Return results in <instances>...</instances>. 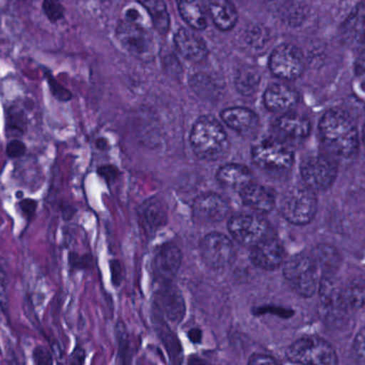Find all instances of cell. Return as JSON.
I'll return each instance as SVG.
<instances>
[{
    "instance_id": "cell-1",
    "label": "cell",
    "mask_w": 365,
    "mask_h": 365,
    "mask_svg": "<svg viewBox=\"0 0 365 365\" xmlns=\"http://www.w3.org/2000/svg\"><path fill=\"white\" fill-rule=\"evenodd\" d=\"M319 134L326 149L334 158L349 160L357 153V128L343 111H327L319 123Z\"/></svg>"
},
{
    "instance_id": "cell-2",
    "label": "cell",
    "mask_w": 365,
    "mask_h": 365,
    "mask_svg": "<svg viewBox=\"0 0 365 365\" xmlns=\"http://www.w3.org/2000/svg\"><path fill=\"white\" fill-rule=\"evenodd\" d=\"M190 145L197 158L216 162L225 158L230 150V141L223 126L215 118H199L190 133Z\"/></svg>"
},
{
    "instance_id": "cell-3",
    "label": "cell",
    "mask_w": 365,
    "mask_h": 365,
    "mask_svg": "<svg viewBox=\"0 0 365 365\" xmlns=\"http://www.w3.org/2000/svg\"><path fill=\"white\" fill-rule=\"evenodd\" d=\"M317 197L308 187H292L279 200V210L283 218L296 225L311 222L317 214Z\"/></svg>"
},
{
    "instance_id": "cell-4",
    "label": "cell",
    "mask_w": 365,
    "mask_h": 365,
    "mask_svg": "<svg viewBox=\"0 0 365 365\" xmlns=\"http://www.w3.org/2000/svg\"><path fill=\"white\" fill-rule=\"evenodd\" d=\"M287 359L302 365H338V355L331 344L319 336H304L289 345Z\"/></svg>"
},
{
    "instance_id": "cell-5",
    "label": "cell",
    "mask_w": 365,
    "mask_h": 365,
    "mask_svg": "<svg viewBox=\"0 0 365 365\" xmlns=\"http://www.w3.org/2000/svg\"><path fill=\"white\" fill-rule=\"evenodd\" d=\"M317 265L312 255H294L285 263L283 274L292 289L302 297L314 295L319 287Z\"/></svg>"
},
{
    "instance_id": "cell-6",
    "label": "cell",
    "mask_w": 365,
    "mask_h": 365,
    "mask_svg": "<svg viewBox=\"0 0 365 365\" xmlns=\"http://www.w3.org/2000/svg\"><path fill=\"white\" fill-rule=\"evenodd\" d=\"M252 160L262 170L269 173H283L293 166V151L285 143L267 139L253 147Z\"/></svg>"
},
{
    "instance_id": "cell-7",
    "label": "cell",
    "mask_w": 365,
    "mask_h": 365,
    "mask_svg": "<svg viewBox=\"0 0 365 365\" xmlns=\"http://www.w3.org/2000/svg\"><path fill=\"white\" fill-rule=\"evenodd\" d=\"M227 229L236 242L247 248L269 237V223L259 214L234 215L227 222Z\"/></svg>"
},
{
    "instance_id": "cell-8",
    "label": "cell",
    "mask_w": 365,
    "mask_h": 365,
    "mask_svg": "<svg viewBox=\"0 0 365 365\" xmlns=\"http://www.w3.org/2000/svg\"><path fill=\"white\" fill-rule=\"evenodd\" d=\"M115 36L122 46L134 57L151 60L155 53L153 36L139 24L120 21L115 29Z\"/></svg>"
},
{
    "instance_id": "cell-9",
    "label": "cell",
    "mask_w": 365,
    "mask_h": 365,
    "mask_svg": "<svg viewBox=\"0 0 365 365\" xmlns=\"http://www.w3.org/2000/svg\"><path fill=\"white\" fill-rule=\"evenodd\" d=\"M200 255L207 267L221 270L234 263L236 249L229 237L218 232H212L200 242Z\"/></svg>"
},
{
    "instance_id": "cell-10",
    "label": "cell",
    "mask_w": 365,
    "mask_h": 365,
    "mask_svg": "<svg viewBox=\"0 0 365 365\" xmlns=\"http://www.w3.org/2000/svg\"><path fill=\"white\" fill-rule=\"evenodd\" d=\"M302 178L311 190H326L334 184L338 167L332 158L317 155L307 158L302 164Z\"/></svg>"
},
{
    "instance_id": "cell-11",
    "label": "cell",
    "mask_w": 365,
    "mask_h": 365,
    "mask_svg": "<svg viewBox=\"0 0 365 365\" xmlns=\"http://www.w3.org/2000/svg\"><path fill=\"white\" fill-rule=\"evenodd\" d=\"M269 68L272 74L278 78L294 81L304 72V56L294 45H280L270 56Z\"/></svg>"
},
{
    "instance_id": "cell-12",
    "label": "cell",
    "mask_w": 365,
    "mask_h": 365,
    "mask_svg": "<svg viewBox=\"0 0 365 365\" xmlns=\"http://www.w3.org/2000/svg\"><path fill=\"white\" fill-rule=\"evenodd\" d=\"M229 212L230 205L227 200L217 193H203L193 201V219L202 225L221 222L227 218Z\"/></svg>"
},
{
    "instance_id": "cell-13",
    "label": "cell",
    "mask_w": 365,
    "mask_h": 365,
    "mask_svg": "<svg viewBox=\"0 0 365 365\" xmlns=\"http://www.w3.org/2000/svg\"><path fill=\"white\" fill-rule=\"evenodd\" d=\"M181 249L175 244L160 247L153 259V272L156 280L163 285L173 282L181 267Z\"/></svg>"
},
{
    "instance_id": "cell-14",
    "label": "cell",
    "mask_w": 365,
    "mask_h": 365,
    "mask_svg": "<svg viewBox=\"0 0 365 365\" xmlns=\"http://www.w3.org/2000/svg\"><path fill=\"white\" fill-rule=\"evenodd\" d=\"M250 259L257 267L274 270L284 262V248L276 238L267 237L251 248Z\"/></svg>"
},
{
    "instance_id": "cell-15",
    "label": "cell",
    "mask_w": 365,
    "mask_h": 365,
    "mask_svg": "<svg viewBox=\"0 0 365 365\" xmlns=\"http://www.w3.org/2000/svg\"><path fill=\"white\" fill-rule=\"evenodd\" d=\"M240 193L242 203L255 214H268L274 210L277 204L274 189L255 182L242 189Z\"/></svg>"
},
{
    "instance_id": "cell-16",
    "label": "cell",
    "mask_w": 365,
    "mask_h": 365,
    "mask_svg": "<svg viewBox=\"0 0 365 365\" xmlns=\"http://www.w3.org/2000/svg\"><path fill=\"white\" fill-rule=\"evenodd\" d=\"M220 117L225 125L245 137L255 134L259 126V119L257 113L246 107H230L223 109Z\"/></svg>"
},
{
    "instance_id": "cell-17",
    "label": "cell",
    "mask_w": 365,
    "mask_h": 365,
    "mask_svg": "<svg viewBox=\"0 0 365 365\" xmlns=\"http://www.w3.org/2000/svg\"><path fill=\"white\" fill-rule=\"evenodd\" d=\"M264 105L268 110L276 113H287L298 102L295 89L284 83H272L264 93Z\"/></svg>"
},
{
    "instance_id": "cell-18",
    "label": "cell",
    "mask_w": 365,
    "mask_h": 365,
    "mask_svg": "<svg viewBox=\"0 0 365 365\" xmlns=\"http://www.w3.org/2000/svg\"><path fill=\"white\" fill-rule=\"evenodd\" d=\"M274 130L279 138L284 141H299L307 138L311 132V124L307 118L296 113H284L277 119Z\"/></svg>"
},
{
    "instance_id": "cell-19",
    "label": "cell",
    "mask_w": 365,
    "mask_h": 365,
    "mask_svg": "<svg viewBox=\"0 0 365 365\" xmlns=\"http://www.w3.org/2000/svg\"><path fill=\"white\" fill-rule=\"evenodd\" d=\"M319 297L324 310L332 319H340L346 314L347 307L343 300L342 292L329 277H323L319 283Z\"/></svg>"
},
{
    "instance_id": "cell-20",
    "label": "cell",
    "mask_w": 365,
    "mask_h": 365,
    "mask_svg": "<svg viewBox=\"0 0 365 365\" xmlns=\"http://www.w3.org/2000/svg\"><path fill=\"white\" fill-rule=\"evenodd\" d=\"M175 43L179 53L189 61L200 63L207 57L208 48L203 38L185 28L175 34Z\"/></svg>"
},
{
    "instance_id": "cell-21",
    "label": "cell",
    "mask_w": 365,
    "mask_h": 365,
    "mask_svg": "<svg viewBox=\"0 0 365 365\" xmlns=\"http://www.w3.org/2000/svg\"><path fill=\"white\" fill-rule=\"evenodd\" d=\"M204 8L221 31H229L238 21L237 11L231 0H202Z\"/></svg>"
},
{
    "instance_id": "cell-22",
    "label": "cell",
    "mask_w": 365,
    "mask_h": 365,
    "mask_svg": "<svg viewBox=\"0 0 365 365\" xmlns=\"http://www.w3.org/2000/svg\"><path fill=\"white\" fill-rule=\"evenodd\" d=\"M158 302L163 312L173 323H180L184 319V298L181 292L171 283L163 285L158 293Z\"/></svg>"
},
{
    "instance_id": "cell-23",
    "label": "cell",
    "mask_w": 365,
    "mask_h": 365,
    "mask_svg": "<svg viewBox=\"0 0 365 365\" xmlns=\"http://www.w3.org/2000/svg\"><path fill=\"white\" fill-rule=\"evenodd\" d=\"M216 179L225 188L238 192L253 182V175L250 169L240 164H227L221 167L217 171Z\"/></svg>"
},
{
    "instance_id": "cell-24",
    "label": "cell",
    "mask_w": 365,
    "mask_h": 365,
    "mask_svg": "<svg viewBox=\"0 0 365 365\" xmlns=\"http://www.w3.org/2000/svg\"><path fill=\"white\" fill-rule=\"evenodd\" d=\"M343 36L351 46L365 47V4H359L349 15L343 28Z\"/></svg>"
},
{
    "instance_id": "cell-25",
    "label": "cell",
    "mask_w": 365,
    "mask_h": 365,
    "mask_svg": "<svg viewBox=\"0 0 365 365\" xmlns=\"http://www.w3.org/2000/svg\"><path fill=\"white\" fill-rule=\"evenodd\" d=\"M141 225L148 232L156 231L167 222V210L158 200L151 199L143 204L139 210Z\"/></svg>"
},
{
    "instance_id": "cell-26",
    "label": "cell",
    "mask_w": 365,
    "mask_h": 365,
    "mask_svg": "<svg viewBox=\"0 0 365 365\" xmlns=\"http://www.w3.org/2000/svg\"><path fill=\"white\" fill-rule=\"evenodd\" d=\"M178 9L182 19L195 30H204L207 27L203 2L200 0H177Z\"/></svg>"
},
{
    "instance_id": "cell-27",
    "label": "cell",
    "mask_w": 365,
    "mask_h": 365,
    "mask_svg": "<svg viewBox=\"0 0 365 365\" xmlns=\"http://www.w3.org/2000/svg\"><path fill=\"white\" fill-rule=\"evenodd\" d=\"M149 12L154 27L160 34H168L170 29V15L164 0H138Z\"/></svg>"
},
{
    "instance_id": "cell-28",
    "label": "cell",
    "mask_w": 365,
    "mask_h": 365,
    "mask_svg": "<svg viewBox=\"0 0 365 365\" xmlns=\"http://www.w3.org/2000/svg\"><path fill=\"white\" fill-rule=\"evenodd\" d=\"M261 74L255 66H242L235 75V87L242 96H251L259 89Z\"/></svg>"
},
{
    "instance_id": "cell-29",
    "label": "cell",
    "mask_w": 365,
    "mask_h": 365,
    "mask_svg": "<svg viewBox=\"0 0 365 365\" xmlns=\"http://www.w3.org/2000/svg\"><path fill=\"white\" fill-rule=\"evenodd\" d=\"M312 257L317 267H321L327 274L336 272L341 264L340 253L329 245H319L313 251Z\"/></svg>"
},
{
    "instance_id": "cell-30",
    "label": "cell",
    "mask_w": 365,
    "mask_h": 365,
    "mask_svg": "<svg viewBox=\"0 0 365 365\" xmlns=\"http://www.w3.org/2000/svg\"><path fill=\"white\" fill-rule=\"evenodd\" d=\"M190 87L197 96L204 100H216L218 96V86L208 75L195 74L190 79Z\"/></svg>"
},
{
    "instance_id": "cell-31",
    "label": "cell",
    "mask_w": 365,
    "mask_h": 365,
    "mask_svg": "<svg viewBox=\"0 0 365 365\" xmlns=\"http://www.w3.org/2000/svg\"><path fill=\"white\" fill-rule=\"evenodd\" d=\"M342 296L347 309L362 308L365 304V287L351 284L342 292Z\"/></svg>"
},
{
    "instance_id": "cell-32",
    "label": "cell",
    "mask_w": 365,
    "mask_h": 365,
    "mask_svg": "<svg viewBox=\"0 0 365 365\" xmlns=\"http://www.w3.org/2000/svg\"><path fill=\"white\" fill-rule=\"evenodd\" d=\"M246 40L247 44L251 48L261 49L267 44L269 34H268L267 30L262 26H255L247 32Z\"/></svg>"
},
{
    "instance_id": "cell-33",
    "label": "cell",
    "mask_w": 365,
    "mask_h": 365,
    "mask_svg": "<svg viewBox=\"0 0 365 365\" xmlns=\"http://www.w3.org/2000/svg\"><path fill=\"white\" fill-rule=\"evenodd\" d=\"M32 361L34 365H53V356L51 351L44 346L34 347L32 351Z\"/></svg>"
},
{
    "instance_id": "cell-34",
    "label": "cell",
    "mask_w": 365,
    "mask_h": 365,
    "mask_svg": "<svg viewBox=\"0 0 365 365\" xmlns=\"http://www.w3.org/2000/svg\"><path fill=\"white\" fill-rule=\"evenodd\" d=\"M8 130L21 136L25 132V119L21 113H9Z\"/></svg>"
},
{
    "instance_id": "cell-35",
    "label": "cell",
    "mask_w": 365,
    "mask_h": 365,
    "mask_svg": "<svg viewBox=\"0 0 365 365\" xmlns=\"http://www.w3.org/2000/svg\"><path fill=\"white\" fill-rule=\"evenodd\" d=\"M354 354L358 365H365V328L356 336L354 343Z\"/></svg>"
},
{
    "instance_id": "cell-36",
    "label": "cell",
    "mask_w": 365,
    "mask_h": 365,
    "mask_svg": "<svg viewBox=\"0 0 365 365\" xmlns=\"http://www.w3.org/2000/svg\"><path fill=\"white\" fill-rule=\"evenodd\" d=\"M26 153V145L25 143H21V140L10 141L6 145V155L10 158H19L23 156Z\"/></svg>"
},
{
    "instance_id": "cell-37",
    "label": "cell",
    "mask_w": 365,
    "mask_h": 365,
    "mask_svg": "<svg viewBox=\"0 0 365 365\" xmlns=\"http://www.w3.org/2000/svg\"><path fill=\"white\" fill-rule=\"evenodd\" d=\"M48 83L49 86H51V93H53V96H55L57 100L61 101V102H66V101L70 100V92L66 91L64 88H62L61 86L58 85V83H56L55 79L49 77Z\"/></svg>"
},
{
    "instance_id": "cell-38",
    "label": "cell",
    "mask_w": 365,
    "mask_h": 365,
    "mask_svg": "<svg viewBox=\"0 0 365 365\" xmlns=\"http://www.w3.org/2000/svg\"><path fill=\"white\" fill-rule=\"evenodd\" d=\"M45 10L49 19H58L62 16V8L58 0H45Z\"/></svg>"
},
{
    "instance_id": "cell-39",
    "label": "cell",
    "mask_w": 365,
    "mask_h": 365,
    "mask_svg": "<svg viewBox=\"0 0 365 365\" xmlns=\"http://www.w3.org/2000/svg\"><path fill=\"white\" fill-rule=\"evenodd\" d=\"M19 207L27 218H32L36 214L38 202L34 199H21L19 202Z\"/></svg>"
},
{
    "instance_id": "cell-40",
    "label": "cell",
    "mask_w": 365,
    "mask_h": 365,
    "mask_svg": "<svg viewBox=\"0 0 365 365\" xmlns=\"http://www.w3.org/2000/svg\"><path fill=\"white\" fill-rule=\"evenodd\" d=\"M248 365H279L278 362L268 355L264 354H253L249 358Z\"/></svg>"
},
{
    "instance_id": "cell-41",
    "label": "cell",
    "mask_w": 365,
    "mask_h": 365,
    "mask_svg": "<svg viewBox=\"0 0 365 365\" xmlns=\"http://www.w3.org/2000/svg\"><path fill=\"white\" fill-rule=\"evenodd\" d=\"M356 76H357L362 89L365 91V53L360 56L357 63H356Z\"/></svg>"
},
{
    "instance_id": "cell-42",
    "label": "cell",
    "mask_w": 365,
    "mask_h": 365,
    "mask_svg": "<svg viewBox=\"0 0 365 365\" xmlns=\"http://www.w3.org/2000/svg\"><path fill=\"white\" fill-rule=\"evenodd\" d=\"M287 19L289 23H300L304 19V12H302V9L299 8V6H291L289 12L287 13Z\"/></svg>"
},
{
    "instance_id": "cell-43",
    "label": "cell",
    "mask_w": 365,
    "mask_h": 365,
    "mask_svg": "<svg viewBox=\"0 0 365 365\" xmlns=\"http://www.w3.org/2000/svg\"><path fill=\"white\" fill-rule=\"evenodd\" d=\"M86 351L83 347L77 346L71 356L70 365H85Z\"/></svg>"
},
{
    "instance_id": "cell-44",
    "label": "cell",
    "mask_w": 365,
    "mask_h": 365,
    "mask_svg": "<svg viewBox=\"0 0 365 365\" xmlns=\"http://www.w3.org/2000/svg\"><path fill=\"white\" fill-rule=\"evenodd\" d=\"M277 313V315L280 317H289V313L287 310H282V309L270 308V307H265V308H261L257 310V312H255V314H265V313Z\"/></svg>"
},
{
    "instance_id": "cell-45",
    "label": "cell",
    "mask_w": 365,
    "mask_h": 365,
    "mask_svg": "<svg viewBox=\"0 0 365 365\" xmlns=\"http://www.w3.org/2000/svg\"><path fill=\"white\" fill-rule=\"evenodd\" d=\"M202 334H202L201 330L197 329V328H193V329L189 330L187 336H188L189 340H190V342H192L193 344H199L202 341Z\"/></svg>"
},
{
    "instance_id": "cell-46",
    "label": "cell",
    "mask_w": 365,
    "mask_h": 365,
    "mask_svg": "<svg viewBox=\"0 0 365 365\" xmlns=\"http://www.w3.org/2000/svg\"><path fill=\"white\" fill-rule=\"evenodd\" d=\"M126 19L130 23L139 24V19H140V13L137 9L130 8L128 9L125 12Z\"/></svg>"
},
{
    "instance_id": "cell-47",
    "label": "cell",
    "mask_w": 365,
    "mask_h": 365,
    "mask_svg": "<svg viewBox=\"0 0 365 365\" xmlns=\"http://www.w3.org/2000/svg\"><path fill=\"white\" fill-rule=\"evenodd\" d=\"M188 365H210L206 360L197 357V356H191L188 359Z\"/></svg>"
},
{
    "instance_id": "cell-48",
    "label": "cell",
    "mask_w": 365,
    "mask_h": 365,
    "mask_svg": "<svg viewBox=\"0 0 365 365\" xmlns=\"http://www.w3.org/2000/svg\"><path fill=\"white\" fill-rule=\"evenodd\" d=\"M265 1L270 2V4H280V2L284 1V0H265Z\"/></svg>"
}]
</instances>
